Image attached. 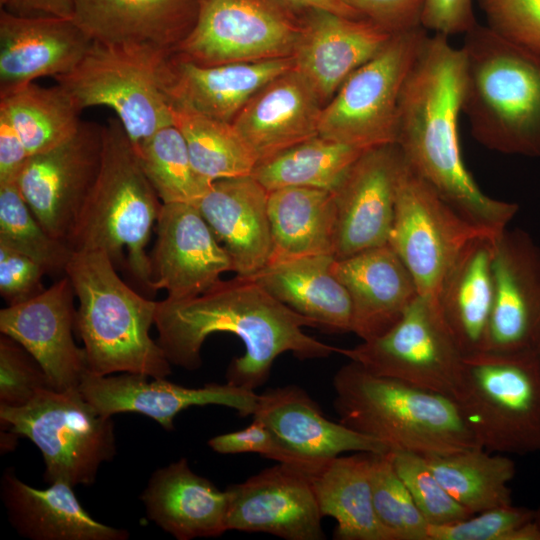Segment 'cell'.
<instances>
[{
	"mask_svg": "<svg viewBox=\"0 0 540 540\" xmlns=\"http://www.w3.org/2000/svg\"><path fill=\"white\" fill-rule=\"evenodd\" d=\"M488 452L525 455L540 451V360L537 352L464 357L454 398Z\"/></svg>",
	"mask_w": 540,
	"mask_h": 540,
	"instance_id": "7",
	"label": "cell"
},
{
	"mask_svg": "<svg viewBox=\"0 0 540 540\" xmlns=\"http://www.w3.org/2000/svg\"><path fill=\"white\" fill-rule=\"evenodd\" d=\"M332 385L339 421L390 450L429 456L480 447L450 396L374 374L351 360Z\"/></svg>",
	"mask_w": 540,
	"mask_h": 540,
	"instance_id": "4",
	"label": "cell"
},
{
	"mask_svg": "<svg viewBox=\"0 0 540 540\" xmlns=\"http://www.w3.org/2000/svg\"><path fill=\"white\" fill-rule=\"evenodd\" d=\"M80 113L58 84L42 87L33 82L0 95V115L17 131L30 156L71 138L82 123Z\"/></svg>",
	"mask_w": 540,
	"mask_h": 540,
	"instance_id": "36",
	"label": "cell"
},
{
	"mask_svg": "<svg viewBox=\"0 0 540 540\" xmlns=\"http://www.w3.org/2000/svg\"><path fill=\"white\" fill-rule=\"evenodd\" d=\"M252 417L291 451L314 460L324 461L347 452L390 451L383 442L328 419L314 399L295 384L259 394Z\"/></svg>",
	"mask_w": 540,
	"mask_h": 540,
	"instance_id": "27",
	"label": "cell"
},
{
	"mask_svg": "<svg viewBox=\"0 0 540 540\" xmlns=\"http://www.w3.org/2000/svg\"><path fill=\"white\" fill-rule=\"evenodd\" d=\"M226 528L286 540H322L323 515L309 477L278 463L226 488Z\"/></svg>",
	"mask_w": 540,
	"mask_h": 540,
	"instance_id": "18",
	"label": "cell"
},
{
	"mask_svg": "<svg viewBox=\"0 0 540 540\" xmlns=\"http://www.w3.org/2000/svg\"><path fill=\"white\" fill-rule=\"evenodd\" d=\"M395 469L429 525H443L472 515L439 482L424 456L391 450Z\"/></svg>",
	"mask_w": 540,
	"mask_h": 540,
	"instance_id": "43",
	"label": "cell"
},
{
	"mask_svg": "<svg viewBox=\"0 0 540 540\" xmlns=\"http://www.w3.org/2000/svg\"><path fill=\"white\" fill-rule=\"evenodd\" d=\"M288 6L299 10H323L350 18H363L342 0H280Z\"/></svg>",
	"mask_w": 540,
	"mask_h": 540,
	"instance_id": "52",
	"label": "cell"
},
{
	"mask_svg": "<svg viewBox=\"0 0 540 540\" xmlns=\"http://www.w3.org/2000/svg\"><path fill=\"white\" fill-rule=\"evenodd\" d=\"M424 458L443 487L472 514L513 504L509 483L516 468L505 454L475 447Z\"/></svg>",
	"mask_w": 540,
	"mask_h": 540,
	"instance_id": "35",
	"label": "cell"
},
{
	"mask_svg": "<svg viewBox=\"0 0 540 540\" xmlns=\"http://www.w3.org/2000/svg\"><path fill=\"white\" fill-rule=\"evenodd\" d=\"M540 342V248L521 229L495 241L493 306L483 352L536 351Z\"/></svg>",
	"mask_w": 540,
	"mask_h": 540,
	"instance_id": "16",
	"label": "cell"
},
{
	"mask_svg": "<svg viewBox=\"0 0 540 540\" xmlns=\"http://www.w3.org/2000/svg\"><path fill=\"white\" fill-rule=\"evenodd\" d=\"M73 486L58 481L46 489L20 480L12 467L4 470L0 491L9 522L32 540H127L126 529L94 519L77 499Z\"/></svg>",
	"mask_w": 540,
	"mask_h": 540,
	"instance_id": "30",
	"label": "cell"
},
{
	"mask_svg": "<svg viewBox=\"0 0 540 540\" xmlns=\"http://www.w3.org/2000/svg\"><path fill=\"white\" fill-rule=\"evenodd\" d=\"M208 445L219 454H259L277 463L294 467L308 477L316 473L327 461L314 460L291 451L257 419H253L244 429L212 437Z\"/></svg>",
	"mask_w": 540,
	"mask_h": 540,
	"instance_id": "44",
	"label": "cell"
},
{
	"mask_svg": "<svg viewBox=\"0 0 540 540\" xmlns=\"http://www.w3.org/2000/svg\"><path fill=\"white\" fill-rule=\"evenodd\" d=\"M92 40L72 18L0 12V95L73 70Z\"/></svg>",
	"mask_w": 540,
	"mask_h": 540,
	"instance_id": "23",
	"label": "cell"
},
{
	"mask_svg": "<svg viewBox=\"0 0 540 540\" xmlns=\"http://www.w3.org/2000/svg\"><path fill=\"white\" fill-rule=\"evenodd\" d=\"M75 292L64 275L31 299L0 310V331L22 345L57 391L78 389L88 371L84 348L76 345Z\"/></svg>",
	"mask_w": 540,
	"mask_h": 540,
	"instance_id": "19",
	"label": "cell"
},
{
	"mask_svg": "<svg viewBox=\"0 0 540 540\" xmlns=\"http://www.w3.org/2000/svg\"><path fill=\"white\" fill-rule=\"evenodd\" d=\"M473 0H425L421 26L448 37L466 34L476 24Z\"/></svg>",
	"mask_w": 540,
	"mask_h": 540,
	"instance_id": "49",
	"label": "cell"
},
{
	"mask_svg": "<svg viewBox=\"0 0 540 540\" xmlns=\"http://www.w3.org/2000/svg\"><path fill=\"white\" fill-rule=\"evenodd\" d=\"M173 52L150 46L92 42L70 72L54 79L82 111L106 106L116 113L133 146L173 124L162 89L164 65Z\"/></svg>",
	"mask_w": 540,
	"mask_h": 540,
	"instance_id": "9",
	"label": "cell"
},
{
	"mask_svg": "<svg viewBox=\"0 0 540 540\" xmlns=\"http://www.w3.org/2000/svg\"><path fill=\"white\" fill-rule=\"evenodd\" d=\"M497 236L474 238L450 268L439 294L440 313L464 357L484 351L493 306Z\"/></svg>",
	"mask_w": 540,
	"mask_h": 540,
	"instance_id": "31",
	"label": "cell"
},
{
	"mask_svg": "<svg viewBox=\"0 0 540 540\" xmlns=\"http://www.w3.org/2000/svg\"><path fill=\"white\" fill-rule=\"evenodd\" d=\"M390 451L372 453L371 457L370 481L376 516L390 540H428L430 525L397 473Z\"/></svg>",
	"mask_w": 540,
	"mask_h": 540,
	"instance_id": "41",
	"label": "cell"
},
{
	"mask_svg": "<svg viewBox=\"0 0 540 540\" xmlns=\"http://www.w3.org/2000/svg\"><path fill=\"white\" fill-rule=\"evenodd\" d=\"M139 164L163 204L197 205L212 183L191 162L185 139L174 125L165 126L133 146Z\"/></svg>",
	"mask_w": 540,
	"mask_h": 540,
	"instance_id": "39",
	"label": "cell"
},
{
	"mask_svg": "<svg viewBox=\"0 0 540 540\" xmlns=\"http://www.w3.org/2000/svg\"><path fill=\"white\" fill-rule=\"evenodd\" d=\"M364 151L318 135L258 162L251 175L268 192L284 187L334 192Z\"/></svg>",
	"mask_w": 540,
	"mask_h": 540,
	"instance_id": "37",
	"label": "cell"
},
{
	"mask_svg": "<svg viewBox=\"0 0 540 540\" xmlns=\"http://www.w3.org/2000/svg\"><path fill=\"white\" fill-rule=\"evenodd\" d=\"M102 130L103 125L82 121L65 142L31 155L17 178L20 192L39 223L67 244L100 169Z\"/></svg>",
	"mask_w": 540,
	"mask_h": 540,
	"instance_id": "14",
	"label": "cell"
},
{
	"mask_svg": "<svg viewBox=\"0 0 540 540\" xmlns=\"http://www.w3.org/2000/svg\"><path fill=\"white\" fill-rule=\"evenodd\" d=\"M51 388L36 359L9 336H0V405L23 406L39 391Z\"/></svg>",
	"mask_w": 540,
	"mask_h": 540,
	"instance_id": "45",
	"label": "cell"
},
{
	"mask_svg": "<svg viewBox=\"0 0 540 540\" xmlns=\"http://www.w3.org/2000/svg\"><path fill=\"white\" fill-rule=\"evenodd\" d=\"M1 9L18 16L73 18L74 0H0Z\"/></svg>",
	"mask_w": 540,
	"mask_h": 540,
	"instance_id": "51",
	"label": "cell"
},
{
	"mask_svg": "<svg viewBox=\"0 0 540 540\" xmlns=\"http://www.w3.org/2000/svg\"><path fill=\"white\" fill-rule=\"evenodd\" d=\"M65 275L79 302L75 332L84 344L90 373L130 372L151 378L171 374V363L150 336L157 301L129 287L105 252L73 251Z\"/></svg>",
	"mask_w": 540,
	"mask_h": 540,
	"instance_id": "5",
	"label": "cell"
},
{
	"mask_svg": "<svg viewBox=\"0 0 540 540\" xmlns=\"http://www.w3.org/2000/svg\"><path fill=\"white\" fill-rule=\"evenodd\" d=\"M162 202L146 178L120 120L109 118L102 130L97 178L74 223L68 245L73 251H103L114 265L126 266L151 290L146 246Z\"/></svg>",
	"mask_w": 540,
	"mask_h": 540,
	"instance_id": "6",
	"label": "cell"
},
{
	"mask_svg": "<svg viewBox=\"0 0 540 540\" xmlns=\"http://www.w3.org/2000/svg\"><path fill=\"white\" fill-rule=\"evenodd\" d=\"M147 518L178 540L227 531L228 495L195 473L186 458L157 469L140 495Z\"/></svg>",
	"mask_w": 540,
	"mask_h": 540,
	"instance_id": "29",
	"label": "cell"
},
{
	"mask_svg": "<svg viewBox=\"0 0 540 540\" xmlns=\"http://www.w3.org/2000/svg\"><path fill=\"white\" fill-rule=\"evenodd\" d=\"M292 67V58L204 66L172 53L162 89L173 109L232 123L256 92Z\"/></svg>",
	"mask_w": 540,
	"mask_h": 540,
	"instance_id": "22",
	"label": "cell"
},
{
	"mask_svg": "<svg viewBox=\"0 0 540 540\" xmlns=\"http://www.w3.org/2000/svg\"><path fill=\"white\" fill-rule=\"evenodd\" d=\"M428 34L422 26L393 34L324 105L318 135L364 150L395 144L402 88Z\"/></svg>",
	"mask_w": 540,
	"mask_h": 540,
	"instance_id": "10",
	"label": "cell"
},
{
	"mask_svg": "<svg viewBox=\"0 0 540 540\" xmlns=\"http://www.w3.org/2000/svg\"><path fill=\"white\" fill-rule=\"evenodd\" d=\"M154 324L169 362L187 370L201 366V348L211 334L239 337L245 352L230 362L226 382L254 391L267 382L283 353L307 360L339 351L303 331L317 328L312 320L281 303L254 278L239 275L193 298L157 301Z\"/></svg>",
	"mask_w": 540,
	"mask_h": 540,
	"instance_id": "1",
	"label": "cell"
},
{
	"mask_svg": "<svg viewBox=\"0 0 540 540\" xmlns=\"http://www.w3.org/2000/svg\"><path fill=\"white\" fill-rule=\"evenodd\" d=\"M491 29L540 54V0H478Z\"/></svg>",
	"mask_w": 540,
	"mask_h": 540,
	"instance_id": "46",
	"label": "cell"
},
{
	"mask_svg": "<svg viewBox=\"0 0 540 540\" xmlns=\"http://www.w3.org/2000/svg\"><path fill=\"white\" fill-rule=\"evenodd\" d=\"M0 243L40 264L46 274L65 275L73 250L51 236L23 198L17 180L0 184Z\"/></svg>",
	"mask_w": 540,
	"mask_h": 540,
	"instance_id": "40",
	"label": "cell"
},
{
	"mask_svg": "<svg viewBox=\"0 0 540 540\" xmlns=\"http://www.w3.org/2000/svg\"><path fill=\"white\" fill-rule=\"evenodd\" d=\"M405 159L396 144L365 150L334 193L333 255L343 259L385 245Z\"/></svg>",
	"mask_w": 540,
	"mask_h": 540,
	"instance_id": "15",
	"label": "cell"
},
{
	"mask_svg": "<svg viewBox=\"0 0 540 540\" xmlns=\"http://www.w3.org/2000/svg\"><path fill=\"white\" fill-rule=\"evenodd\" d=\"M194 26L174 54L210 66L292 58L303 15L280 0H197Z\"/></svg>",
	"mask_w": 540,
	"mask_h": 540,
	"instance_id": "11",
	"label": "cell"
},
{
	"mask_svg": "<svg viewBox=\"0 0 540 540\" xmlns=\"http://www.w3.org/2000/svg\"><path fill=\"white\" fill-rule=\"evenodd\" d=\"M172 115L193 167L205 180L213 183L252 174L257 159L231 123L173 108Z\"/></svg>",
	"mask_w": 540,
	"mask_h": 540,
	"instance_id": "38",
	"label": "cell"
},
{
	"mask_svg": "<svg viewBox=\"0 0 540 540\" xmlns=\"http://www.w3.org/2000/svg\"><path fill=\"white\" fill-rule=\"evenodd\" d=\"M1 428L30 439L41 451L46 483L75 487L95 482L116 453L115 425L80 389L39 391L23 406L0 405Z\"/></svg>",
	"mask_w": 540,
	"mask_h": 540,
	"instance_id": "8",
	"label": "cell"
},
{
	"mask_svg": "<svg viewBox=\"0 0 540 540\" xmlns=\"http://www.w3.org/2000/svg\"><path fill=\"white\" fill-rule=\"evenodd\" d=\"M536 352H537L538 358H539V360H540V342H539V344H538V347H537V349H536Z\"/></svg>",
	"mask_w": 540,
	"mask_h": 540,
	"instance_id": "55",
	"label": "cell"
},
{
	"mask_svg": "<svg viewBox=\"0 0 540 540\" xmlns=\"http://www.w3.org/2000/svg\"><path fill=\"white\" fill-rule=\"evenodd\" d=\"M534 510L513 504L487 509L455 522L430 525L428 540H540Z\"/></svg>",
	"mask_w": 540,
	"mask_h": 540,
	"instance_id": "42",
	"label": "cell"
},
{
	"mask_svg": "<svg viewBox=\"0 0 540 540\" xmlns=\"http://www.w3.org/2000/svg\"><path fill=\"white\" fill-rule=\"evenodd\" d=\"M334 272L351 298V332L362 341L391 329L419 296L411 273L388 243L336 259Z\"/></svg>",
	"mask_w": 540,
	"mask_h": 540,
	"instance_id": "26",
	"label": "cell"
},
{
	"mask_svg": "<svg viewBox=\"0 0 540 540\" xmlns=\"http://www.w3.org/2000/svg\"><path fill=\"white\" fill-rule=\"evenodd\" d=\"M323 107L312 86L292 67L256 92L231 124L258 163L318 136Z\"/></svg>",
	"mask_w": 540,
	"mask_h": 540,
	"instance_id": "24",
	"label": "cell"
},
{
	"mask_svg": "<svg viewBox=\"0 0 540 540\" xmlns=\"http://www.w3.org/2000/svg\"><path fill=\"white\" fill-rule=\"evenodd\" d=\"M149 378L139 373L100 376L87 371L79 389L84 398L106 416L140 413L167 431L174 429L178 413L192 406L221 405L235 410L241 417L252 416L257 406L259 394L228 382L189 388L166 378Z\"/></svg>",
	"mask_w": 540,
	"mask_h": 540,
	"instance_id": "20",
	"label": "cell"
},
{
	"mask_svg": "<svg viewBox=\"0 0 540 540\" xmlns=\"http://www.w3.org/2000/svg\"><path fill=\"white\" fill-rule=\"evenodd\" d=\"M335 260L333 255H315L269 263L251 277L318 329L351 332V298L334 272Z\"/></svg>",
	"mask_w": 540,
	"mask_h": 540,
	"instance_id": "32",
	"label": "cell"
},
{
	"mask_svg": "<svg viewBox=\"0 0 540 540\" xmlns=\"http://www.w3.org/2000/svg\"><path fill=\"white\" fill-rule=\"evenodd\" d=\"M393 34L365 18L323 10L303 11L292 55L293 68L312 86L323 105L345 80L374 57Z\"/></svg>",
	"mask_w": 540,
	"mask_h": 540,
	"instance_id": "21",
	"label": "cell"
},
{
	"mask_svg": "<svg viewBox=\"0 0 540 540\" xmlns=\"http://www.w3.org/2000/svg\"><path fill=\"white\" fill-rule=\"evenodd\" d=\"M465 57L449 37H426L404 82L395 144L406 163L456 212L499 235L519 205L486 195L465 166L459 142Z\"/></svg>",
	"mask_w": 540,
	"mask_h": 540,
	"instance_id": "2",
	"label": "cell"
},
{
	"mask_svg": "<svg viewBox=\"0 0 540 540\" xmlns=\"http://www.w3.org/2000/svg\"><path fill=\"white\" fill-rule=\"evenodd\" d=\"M19 437L16 433L10 430H1V449L4 452L11 451L15 448L16 440Z\"/></svg>",
	"mask_w": 540,
	"mask_h": 540,
	"instance_id": "53",
	"label": "cell"
},
{
	"mask_svg": "<svg viewBox=\"0 0 540 540\" xmlns=\"http://www.w3.org/2000/svg\"><path fill=\"white\" fill-rule=\"evenodd\" d=\"M339 354L368 371L455 398L464 356L432 300L418 296L381 336Z\"/></svg>",
	"mask_w": 540,
	"mask_h": 540,
	"instance_id": "13",
	"label": "cell"
},
{
	"mask_svg": "<svg viewBox=\"0 0 540 540\" xmlns=\"http://www.w3.org/2000/svg\"><path fill=\"white\" fill-rule=\"evenodd\" d=\"M482 234L491 233L456 212L405 161L388 244L411 273L419 296L438 304L450 268Z\"/></svg>",
	"mask_w": 540,
	"mask_h": 540,
	"instance_id": "12",
	"label": "cell"
},
{
	"mask_svg": "<svg viewBox=\"0 0 540 540\" xmlns=\"http://www.w3.org/2000/svg\"><path fill=\"white\" fill-rule=\"evenodd\" d=\"M461 48L472 136L489 150L540 157V54L479 23Z\"/></svg>",
	"mask_w": 540,
	"mask_h": 540,
	"instance_id": "3",
	"label": "cell"
},
{
	"mask_svg": "<svg viewBox=\"0 0 540 540\" xmlns=\"http://www.w3.org/2000/svg\"><path fill=\"white\" fill-rule=\"evenodd\" d=\"M267 209L272 243L269 263L333 255V192L311 187L279 188L268 192Z\"/></svg>",
	"mask_w": 540,
	"mask_h": 540,
	"instance_id": "33",
	"label": "cell"
},
{
	"mask_svg": "<svg viewBox=\"0 0 540 540\" xmlns=\"http://www.w3.org/2000/svg\"><path fill=\"white\" fill-rule=\"evenodd\" d=\"M197 10V0H74L72 19L96 43L174 52Z\"/></svg>",
	"mask_w": 540,
	"mask_h": 540,
	"instance_id": "25",
	"label": "cell"
},
{
	"mask_svg": "<svg viewBox=\"0 0 540 540\" xmlns=\"http://www.w3.org/2000/svg\"><path fill=\"white\" fill-rule=\"evenodd\" d=\"M44 268L25 254L0 243V293L8 305L25 302L45 290Z\"/></svg>",
	"mask_w": 540,
	"mask_h": 540,
	"instance_id": "47",
	"label": "cell"
},
{
	"mask_svg": "<svg viewBox=\"0 0 540 540\" xmlns=\"http://www.w3.org/2000/svg\"><path fill=\"white\" fill-rule=\"evenodd\" d=\"M156 235L149 255L151 290H166L168 299L196 297L233 271L229 254L195 205L162 203Z\"/></svg>",
	"mask_w": 540,
	"mask_h": 540,
	"instance_id": "17",
	"label": "cell"
},
{
	"mask_svg": "<svg viewBox=\"0 0 540 540\" xmlns=\"http://www.w3.org/2000/svg\"><path fill=\"white\" fill-rule=\"evenodd\" d=\"M361 17L391 34L421 26L425 0H342Z\"/></svg>",
	"mask_w": 540,
	"mask_h": 540,
	"instance_id": "48",
	"label": "cell"
},
{
	"mask_svg": "<svg viewBox=\"0 0 540 540\" xmlns=\"http://www.w3.org/2000/svg\"><path fill=\"white\" fill-rule=\"evenodd\" d=\"M372 453L336 456L309 477L321 514L336 520V540H390L372 498Z\"/></svg>",
	"mask_w": 540,
	"mask_h": 540,
	"instance_id": "34",
	"label": "cell"
},
{
	"mask_svg": "<svg viewBox=\"0 0 540 540\" xmlns=\"http://www.w3.org/2000/svg\"><path fill=\"white\" fill-rule=\"evenodd\" d=\"M268 191L252 176L219 179L196 207L229 254L233 272L251 277L271 255Z\"/></svg>",
	"mask_w": 540,
	"mask_h": 540,
	"instance_id": "28",
	"label": "cell"
},
{
	"mask_svg": "<svg viewBox=\"0 0 540 540\" xmlns=\"http://www.w3.org/2000/svg\"><path fill=\"white\" fill-rule=\"evenodd\" d=\"M29 157L17 131L0 115V184L17 180Z\"/></svg>",
	"mask_w": 540,
	"mask_h": 540,
	"instance_id": "50",
	"label": "cell"
},
{
	"mask_svg": "<svg viewBox=\"0 0 540 540\" xmlns=\"http://www.w3.org/2000/svg\"><path fill=\"white\" fill-rule=\"evenodd\" d=\"M533 520L540 529V505L537 509L534 510Z\"/></svg>",
	"mask_w": 540,
	"mask_h": 540,
	"instance_id": "54",
	"label": "cell"
}]
</instances>
